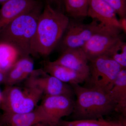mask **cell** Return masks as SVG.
Wrapping results in <instances>:
<instances>
[{"label": "cell", "mask_w": 126, "mask_h": 126, "mask_svg": "<svg viewBox=\"0 0 126 126\" xmlns=\"http://www.w3.org/2000/svg\"><path fill=\"white\" fill-rule=\"evenodd\" d=\"M69 20V17L64 12L50 5L44 4L32 43L31 55H49L58 45Z\"/></svg>", "instance_id": "cell-1"}, {"label": "cell", "mask_w": 126, "mask_h": 126, "mask_svg": "<svg viewBox=\"0 0 126 126\" xmlns=\"http://www.w3.org/2000/svg\"><path fill=\"white\" fill-rule=\"evenodd\" d=\"M70 85L76 97L71 115L74 120L99 119L115 111L116 105L109 93L80 84Z\"/></svg>", "instance_id": "cell-2"}, {"label": "cell", "mask_w": 126, "mask_h": 126, "mask_svg": "<svg viewBox=\"0 0 126 126\" xmlns=\"http://www.w3.org/2000/svg\"><path fill=\"white\" fill-rule=\"evenodd\" d=\"M43 4L42 2L31 10L18 16L0 32V41L14 46L22 57L31 55L32 43L44 5Z\"/></svg>", "instance_id": "cell-3"}, {"label": "cell", "mask_w": 126, "mask_h": 126, "mask_svg": "<svg viewBox=\"0 0 126 126\" xmlns=\"http://www.w3.org/2000/svg\"><path fill=\"white\" fill-rule=\"evenodd\" d=\"M1 94V104L3 113H10L30 112L36 107L44 94L38 89L27 86L23 89L6 86Z\"/></svg>", "instance_id": "cell-4"}, {"label": "cell", "mask_w": 126, "mask_h": 126, "mask_svg": "<svg viewBox=\"0 0 126 126\" xmlns=\"http://www.w3.org/2000/svg\"><path fill=\"white\" fill-rule=\"evenodd\" d=\"M89 75L86 87L108 93L122 68L110 56H98L89 60Z\"/></svg>", "instance_id": "cell-5"}, {"label": "cell", "mask_w": 126, "mask_h": 126, "mask_svg": "<svg viewBox=\"0 0 126 126\" xmlns=\"http://www.w3.org/2000/svg\"><path fill=\"white\" fill-rule=\"evenodd\" d=\"M120 29L104 25L82 48L88 61L98 56H111L121 50L124 41Z\"/></svg>", "instance_id": "cell-6"}, {"label": "cell", "mask_w": 126, "mask_h": 126, "mask_svg": "<svg viewBox=\"0 0 126 126\" xmlns=\"http://www.w3.org/2000/svg\"><path fill=\"white\" fill-rule=\"evenodd\" d=\"M69 18L67 26L58 45L61 52L82 48L104 25L96 20L85 24L83 19Z\"/></svg>", "instance_id": "cell-7"}, {"label": "cell", "mask_w": 126, "mask_h": 126, "mask_svg": "<svg viewBox=\"0 0 126 126\" xmlns=\"http://www.w3.org/2000/svg\"><path fill=\"white\" fill-rule=\"evenodd\" d=\"M26 79V86L38 89L45 95L64 96L74 98V92L70 84L49 74L43 69H34Z\"/></svg>", "instance_id": "cell-8"}, {"label": "cell", "mask_w": 126, "mask_h": 126, "mask_svg": "<svg viewBox=\"0 0 126 126\" xmlns=\"http://www.w3.org/2000/svg\"><path fill=\"white\" fill-rule=\"evenodd\" d=\"M75 103L74 98L64 96L45 95L39 106L48 122V126H59L63 117L71 115Z\"/></svg>", "instance_id": "cell-9"}, {"label": "cell", "mask_w": 126, "mask_h": 126, "mask_svg": "<svg viewBox=\"0 0 126 126\" xmlns=\"http://www.w3.org/2000/svg\"><path fill=\"white\" fill-rule=\"evenodd\" d=\"M42 2L39 0H9L0 7V32L18 16L31 10Z\"/></svg>", "instance_id": "cell-10"}, {"label": "cell", "mask_w": 126, "mask_h": 126, "mask_svg": "<svg viewBox=\"0 0 126 126\" xmlns=\"http://www.w3.org/2000/svg\"><path fill=\"white\" fill-rule=\"evenodd\" d=\"M0 123L3 126H33L39 124L48 126V119L39 106L26 113H3L0 117Z\"/></svg>", "instance_id": "cell-11"}, {"label": "cell", "mask_w": 126, "mask_h": 126, "mask_svg": "<svg viewBox=\"0 0 126 126\" xmlns=\"http://www.w3.org/2000/svg\"><path fill=\"white\" fill-rule=\"evenodd\" d=\"M115 10L102 0H89L87 16L102 24L120 29L119 19Z\"/></svg>", "instance_id": "cell-12"}, {"label": "cell", "mask_w": 126, "mask_h": 126, "mask_svg": "<svg viewBox=\"0 0 126 126\" xmlns=\"http://www.w3.org/2000/svg\"><path fill=\"white\" fill-rule=\"evenodd\" d=\"M53 62L88 77L89 75L88 60L82 48L64 50L59 57Z\"/></svg>", "instance_id": "cell-13"}, {"label": "cell", "mask_w": 126, "mask_h": 126, "mask_svg": "<svg viewBox=\"0 0 126 126\" xmlns=\"http://www.w3.org/2000/svg\"><path fill=\"white\" fill-rule=\"evenodd\" d=\"M43 69L49 74L70 85L83 83L86 82L88 77L86 75L49 60L44 61Z\"/></svg>", "instance_id": "cell-14"}, {"label": "cell", "mask_w": 126, "mask_h": 126, "mask_svg": "<svg viewBox=\"0 0 126 126\" xmlns=\"http://www.w3.org/2000/svg\"><path fill=\"white\" fill-rule=\"evenodd\" d=\"M33 60L29 56L21 57L5 75L4 83L12 86L26 79L34 70Z\"/></svg>", "instance_id": "cell-15"}, {"label": "cell", "mask_w": 126, "mask_h": 126, "mask_svg": "<svg viewBox=\"0 0 126 126\" xmlns=\"http://www.w3.org/2000/svg\"><path fill=\"white\" fill-rule=\"evenodd\" d=\"M111 99L116 105L115 111L126 116V69L119 72L112 88L109 92Z\"/></svg>", "instance_id": "cell-16"}, {"label": "cell", "mask_w": 126, "mask_h": 126, "mask_svg": "<svg viewBox=\"0 0 126 126\" xmlns=\"http://www.w3.org/2000/svg\"><path fill=\"white\" fill-rule=\"evenodd\" d=\"M22 57L18 50L10 43L0 41V71L5 74Z\"/></svg>", "instance_id": "cell-17"}, {"label": "cell", "mask_w": 126, "mask_h": 126, "mask_svg": "<svg viewBox=\"0 0 126 126\" xmlns=\"http://www.w3.org/2000/svg\"><path fill=\"white\" fill-rule=\"evenodd\" d=\"M89 0H63L64 13L69 18L81 19L87 16Z\"/></svg>", "instance_id": "cell-18"}, {"label": "cell", "mask_w": 126, "mask_h": 126, "mask_svg": "<svg viewBox=\"0 0 126 126\" xmlns=\"http://www.w3.org/2000/svg\"><path fill=\"white\" fill-rule=\"evenodd\" d=\"M121 125L126 126L120 121H108L103 119H83L60 122L59 126H112Z\"/></svg>", "instance_id": "cell-19"}, {"label": "cell", "mask_w": 126, "mask_h": 126, "mask_svg": "<svg viewBox=\"0 0 126 126\" xmlns=\"http://www.w3.org/2000/svg\"><path fill=\"white\" fill-rule=\"evenodd\" d=\"M115 10L120 18L126 17V0H102Z\"/></svg>", "instance_id": "cell-20"}, {"label": "cell", "mask_w": 126, "mask_h": 126, "mask_svg": "<svg viewBox=\"0 0 126 126\" xmlns=\"http://www.w3.org/2000/svg\"><path fill=\"white\" fill-rule=\"evenodd\" d=\"M120 51L115 53L110 57L119 64L122 68H126V43L124 42Z\"/></svg>", "instance_id": "cell-21"}, {"label": "cell", "mask_w": 126, "mask_h": 126, "mask_svg": "<svg viewBox=\"0 0 126 126\" xmlns=\"http://www.w3.org/2000/svg\"><path fill=\"white\" fill-rule=\"evenodd\" d=\"M44 4H48L64 13L63 0H39ZM65 14V13H64Z\"/></svg>", "instance_id": "cell-22"}, {"label": "cell", "mask_w": 126, "mask_h": 126, "mask_svg": "<svg viewBox=\"0 0 126 126\" xmlns=\"http://www.w3.org/2000/svg\"><path fill=\"white\" fill-rule=\"evenodd\" d=\"M120 28L125 33H126V17L120 18L119 19Z\"/></svg>", "instance_id": "cell-23"}, {"label": "cell", "mask_w": 126, "mask_h": 126, "mask_svg": "<svg viewBox=\"0 0 126 126\" xmlns=\"http://www.w3.org/2000/svg\"><path fill=\"white\" fill-rule=\"evenodd\" d=\"M5 74L0 71V83L4 82L5 79Z\"/></svg>", "instance_id": "cell-24"}, {"label": "cell", "mask_w": 126, "mask_h": 126, "mask_svg": "<svg viewBox=\"0 0 126 126\" xmlns=\"http://www.w3.org/2000/svg\"><path fill=\"white\" fill-rule=\"evenodd\" d=\"M9 0H0V6L5 2H7Z\"/></svg>", "instance_id": "cell-25"}, {"label": "cell", "mask_w": 126, "mask_h": 126, "mask_svg": "<svg viewBox=\"0 0 126 126\" xmlns=\"http://www.w3.org/2000/svg\"><path fill=\"white\" fill-rule=\"evenodd\" d=\"M2 94L0 92V104H1V101H2Z\"/></svg>", "instance_id": "cell-26"}, {"label": "cell", "mask_w": 126, "mask_h": 126, "mask_svg": "<svg viewBox=\"0 0 126 126\" xmlns=\"http://www.w3.org/2000/svg\"><path fill=\"white\" fill-rule=\"evenodd\" d=\"M0 126H3V125H2V124H1V123H0Z\"/></svg>", "instance_id": "cell-27"}, {"label": "cell", "mask_w": 126, "mask_h": 126, "mask_svg": "<svg viewBox=\"0 0 126 126\" xmlns=\"http://www.w3.org/2000/svg\"></svg>", "instance_id": "cell-28"}, {"label": "cell", "mask_w": 126, "mask_h": 126, "mask_svg": "<svg viewBox=\"0 0 126 126\" xmlns=\"http://www.w3.org/2000/svg\"><path fill=\"white\" fill-rule=\"evenodd\" d=\"M42 125H43V124H42ZM44 126V125H42V126Z\"/></svg>", "instance_id": "cell-29"}, {"label": "cell", "mask_w": 126, "mask_h": 126, "mask_svg": "<svg viewBox=\"0 0 126 126\" xmlns=\"http://www.w3.org/2000/svg\"><path fill=\"white\" fill-rule=\"evenodd\" d=\"M118 126H121V125H118Z\"/></svg>", "instance_id": "cell-30"}]
</instances>
